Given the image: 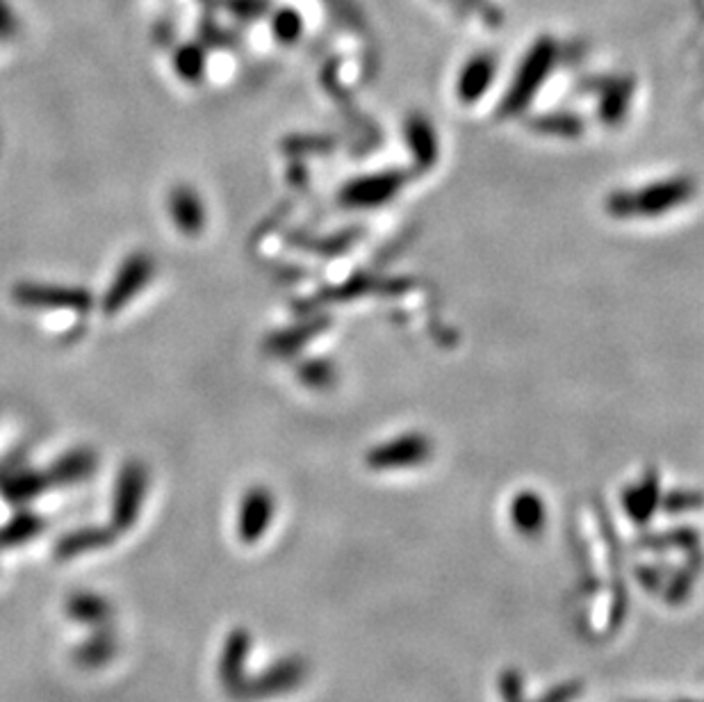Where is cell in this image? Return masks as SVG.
<instances>
[{
    "mask_svg": "<svg viewBox=\"0 0 704 702\" xmlns=\"http://www.w3.org/2000/svg\"><path fill=\"white\" fill-rule=\"evenodd\" d=\"M169 210L176 221V227L183 233H199L206 223V210L201 206L199 195H195L189 187H176L169 199Z\"/></svg>",
    "mask_w": 704,
    "mask_h": 702,
    "instance_id": "cell-1",
    "label": "cell"
},
{
    "mask_svg": "<svg viewBox=\"0 0 704 702\" xmlns=\"http://www.w3.org/2000/svg\"><path fill=\"white\" fill-rule=\"evenodd\" d=\"M267 514H272V502L267 493L253 491L242 504V518H240V534L244 540H255L263 534V527L267 523Z\"/></svg>",
    "mask_w": 704,
    "mask_h": 702,
    "instance_id": "cell-2",
    "label": "cell"
},
{
    "mask_svg": "<svg viewBox=\"0 0 704 702\" xmlns=\"http://www.w3.org/2000/svg\"><path fill=\"white\" fill-rule=\"evenodd\" d=\"M119 276H121V278L114 283L112 295H110L112 306H114V304H121V301H128V299L133 297V295H131V293H133V285L144 283L146 276H148V263H144V265L140 267V272L135 274V278H131V276H133V263L128 265Z\"/></svg>",
    "mask_w": 704,
    "mask_h": 702,
    "instance_id": "cell-3",
    "label": "cell"
},
{
    "mask_svg": "<svg viewBox=\"0 0 704 702\" xmlns=\"http://www.w3.org/2000/svg\"><path fill=\"white\" fill-rule=\"evenodd\" d=\"M140 484L142 479L138 472H131L125 474V479H121V489H119V508H117V516L121 520H131L133 518V511L131 506L138 502L135 495H140Z\"/></svg>",
    "mask_w": 704,
    "mask_h": 702,
    "instance_id": "cell-4",
    "label": "cell"
}]
</instances>
